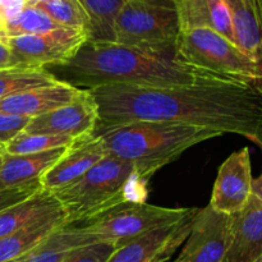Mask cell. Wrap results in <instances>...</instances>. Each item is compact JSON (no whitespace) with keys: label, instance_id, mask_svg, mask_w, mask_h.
<instances>
[{"label":"cell","instance_id":"cell-10","mask_svg":"<svg viewBox=\"0 0 262 262\" xmlns=\"http://www.w3.org/2000/svg\"><path fill=\"white\" fill-rule=\"evenodd\" d=\"M99 122L97 106L90 91L69 104L54 109L46 114L31 119L25 132L41 135L63 136L72 140L86 137L94 133Z\"/></svg>","mask_w":262,"mask_h":262},{"label":"cell","instance_id":"cell-31","mask_svg":"<svg viewBox=\"0 0 262 262\" xmlns=\"http://www.w3.org/2000/svg\"><path fill=\"white\" fill-rule=\"evenodd\" d=\"M251 194L262 197V178L261 176L257 178L252 179V184H251Z\"/></svg>","mask_w":262,"mask_h":262},{"label":"cell","instance_id":"cell-37","mask_svg":"<svg viewBox=\"0 0 262 262\" xmlns=\"http://www.w3.org/2000/svg\"><path fill=\"white\" fill-rule=\"evenodd\" d=\"M3 152H4V151H3ZM3 152H0V163H2V155H3Z\"/></svg>","mask_w":262,"mask_h":262},{"label":"cell","instance_id":"cell-2","mask_svg":"<svg viewBox=\"0 0 262 262\" xmlns=\"http://www.w3.org/2000/svg\"><path fill=\"white\" fill-rule=\"evenodd\" d=\"M56 81L81 90L127 84L171 87L217 79L182 63L174 49H150L86 41L64 63L45 68Z\"/></svg>","mask_w":262,"mask_h":262},{"label":"cell","instance_id":"cell-33","mask_svg":"<svg viewBox=\"0 0 262 262\" xmlns=\"http://www.w3.org/2000/svg\"><path fill=\"white\" fill-rule=\"evenodd\" d=\"M27 256H25V257L17 258V260H12V261H7V262H26V260H27Z\"/></svg>","mask_w":262,"mask_h":262},{"label":"cell","instance_id":"cell-7","mask_svg":"<svg viewBox=\"0 0 262 262\" xmlns=\"http://www.w3.org/2000/svg\"><path fill=\"white\" fill-rule=\"evenodd\" d=\"M179 22L174 0H128L115 20V42L150 49H174Z\"/></svg>","mask_w":262,"mask_h":262},{"label":"cell","instance_id":"cell-24","mask_svg":"<svg viewBox=\"0 0 262 262\" xmlns=\"http://www.w3.org/2000/svg\"><path fill=\"white\" fill-rule=\"evenodd\" d=\"M61 28L48 14L36 8L35 5L23 4V7L12 17L4 20L3 36L4 38L17 36L38 35L49 31Z\"/></svg>","mask_w":262,"mask_h":262},{"label":"cell","instance_id":"cell-6","mask_svg":"<svg viewBox=\"0 0 262 262\" xmlns=\"http://www.w3.org/2000/svg\"><path fill=\"white\" fill-rule=\"evenodd\" d=\"M194 211L196 209H170L146 202H124L76 227L96 242H110L119 247L151 230L176 224Z\"/></svg>","mask_w":262,"mask_h":262},{"label":"cell","instance_id":"cell-22","mask_svg":"<svg viewBox=\"0 0 262 262\" xmlns=\"http://www.w3.org/2000/svg\"><path fill=\"white\" fill-rule=\"evenodd\" d=\"M96 242L76 225H66L27 256L26 262H61L72 250Z\"/></svg>","mask_w":262,"mask_h":262},{"label":"cell","instance_id":"cell-15","mask_svg":"<svg viewBox=\"0 0 262 262\" xmlns=\"http://www.w3.org/2000/svg\"><path fill=\"white\" fill-rule=\"evenodd\" d=\"M67 225V215L60 204L51 207L7 237L0 238V262L30 255L51 234Z\"/></svg>","mask_w":262,"mask_h":262},{"label":"cell","instance_id":"cell-28","mask_svg":"<svg viewBox=\"0 0 262 262\" xmlns=\"http://www.w3.org/2000/svg\"><path fill=\"white\" fill-rule=\"evenodd\" d=\"M30 122V118L0 114V145L4 147L13 138L22 133Z\"/></svg>","mask_w":262,"mask_h":262},{"label":"cell","instance_id":"cell-1","mask_svg":"<svg viewBox=\"0 0 262 262\" xmlns=\"http://www.w3.org/2000/svg\"><path fill=\"white\" fill-rule=\"evenodd\" d=\"M87 91L96 102L99 125L174 123L262 145V90L250 84L205 79L187 86L115 84Z\"/></svg>","mask_w":262,"mask_h":262},{"label":"cell","instance_id":"cell-23","mask_svg":"<svg viewBox=\"0 0 262 262\" xmlns=\"http://www.w3.org/2000/svg\"><path fill=\"white\" fill-rule=\"evenodd\" d=\"M55 77L45 68H13L0 71V100L19 92L56 83Z\"/></svg>","mask_w":262,"mask_h":262},{"label":"cell","instance_id":"cell-14","mask_svg":"<svg viewBox=\"0 0 262 262\" xmlns=\"http://www.w3.org/2000/svg\"><path fill=\"white\" fill-rule=\"evenodd\" d=\"M262 258V197L251 194L241 211L230 215L229 242L223 262Z\"/></svg>","mask_w":262,"mask_h":262},{"label":"cell","instance_id":"cell-13","mask_svg":"<svg viewBox=\"0 0 262 262\" xmlns=\"http://www.w3.org/2000/svg\"><path fill=\"white\" fill-rule=\"evenodd\" d=\"M106 155L101 141L92 133L74 141L64 155L41 177L43 191L54 192L71 186Z\"/></svg>","mask_w":262,"mask_h":262},{"label":"cell","instance_id":"cell-8","mask_svg":"<svg viewBox=\"0 0 262 262\" xmlns=\"http://www.w3.org/2000/svg\"><path fill=\"white\" fill-rule=\"evenodd\" d=\"M15 67L48 68L71 59L86 42L87 33L72 28H56L38 35L4 38Z\"/></svg>","mask_w":262,"mask_h":262},{"label":"cell","instance_id":"cell-4","mask_svg":"<svg viewBox=\"0 0 262 262\" xmlns=\"http://www.w3.org/2000/svg\"><path fill=\"white\" fill-rule=\"evenodd\" d=\"M146 182L132 164L106 154L78 181L51 194L63 207L67 225H76L124 202H145Z\"/></svg>","mask_w":262,"mask_h":262},{"label":"cell","instance_id":"cell-9","mask_svg":"<svg viewBox=\"0 0 262 262\" xmlns=\"http://www.w3.org/2000/svg\"><path fill=\"white\" fill-rule=\"evenodd\" d=\"M230 215L207 205L197 209L188 237L178 256L179 262H223L229 242Z\"/></svg>","mask_w":262,"mask_h":262},{"label":"cell","instance_id":"cell-29","mask_svg":"<svg viewBox=\"0 0 262 262\" xmlns=\"http://www.w3.org/2000/svg\"><path fill=\"white\" fill-rule=\"evenodd\" d=\"M41 188L40 183H33L30 186L19 187V188H12L5 189V191H0V211L7 207L12 206V205L17 204V202L23 201V200L28 199L30 196L35 194Z\"/></svg>","mask_w":262,"mask_h":262},{"label":"cell","instance_id":"cell-34","mask_svg":"<svg viewBox=\"0 0 262 262\" xmlns=\"http://www.w3.org/2000/svg\"><path fill=\"white\" fill-rule=\"evenodd\" d=\"M36 2H40V0H25V3H27V4H32V3Z\"/></svg>","mask_w":262,"mask_h":262},{"label":"cell","instance_id":"cell-5","mask_svg":"<svg viewBox=\"0 0 262 262\" xmlns=\"http://www.w3.org/2000/svg\"><path fill=\"white\" fill-rule=\"evenodd\" d=\"M176 55L182 63L222 81L261 89V63L209 28L181 31Z\"/></svg>","mask_w":262,"mask_h":262},{"label":"cell","instance_id":"cell-38","mask_svg":"<svg viewBox=\"0 0 262 262\" xmlns=\"http://www.w3.org/2000/svg\"><path fill=\"white\" fill-rule=\"evenodd\" d=\"M256 262H262V258H260V260H257Z\"/></svg>","mask_w":262,"mask_h":262},{"label":"cell","instance_id":"cell-27","mask_svg":"<svg viewBox=\"0 0 262 262\" xmlns=\"http://www.w3.org/2000/svg\"><path fill=\"white\" fill-rule=\"evenodd\" d=\"M115 248L110 242H92L72 250L61 262H106Z\"/></svg>","mask_w":262,"mask_h":262},{"label":"cell","instance_id":"cell-3","mask_svg":"<svg viewBox=\"0 0 262 262\" xmlns=\"http://www.w3.org/2000/svg\"><path fill=\"white\" fill-rule=\"evenodd\" d=\"M94 135L101 141L107 155L130 163L146 179L192 146L220 136L202 128L165 122L97 124Z\"/></svg>","mask_w":262,"mask_h":262},{"label":"cell","instance_id":"cell-17","mask_svg":"<svg viewBox=\"0 0 262 262\" xmlns=\"http://www.w3.org/2000/svg\"><path fill=\"white\" fill-rule=\"evenodd\" d=\"M68 147L22 155L3 152L0 163V191L40 183L41 177L64 155Z\"/></svg>","mask_w":262,"mask_h":262},{"label":"cell","instance_id":"cell-21","mask_svg":"<svg viewBox=\"0 0 262 262\" xmlns=\"http://www.w3.org/2000/svg\"><path fill=\"white\" fill-rule=\"evenodd\" d=\"M55 197L43 189L0 211V238L12 234L42 212L56 206Z\"/></svg>","mask_w":262,"mask_h":262},{"label":"cell","instance_id":"cell-16","mask_svg":"<svg viewBox=\"0 0 262 262\" xmlns=\"http://www.w3.org/2000/svg\"><path fill=\"white\" fill-rule=\"evenodd\" d=\"M84 90L63 82L38 87L12 95L0 100V114L32 118L40 117L54 109L78 99Z\"/></svg>","mask_w":262,"mask_h":262},{"label":"cell","instance_id":"cell-30","mask_svg":"<svg viewBox=\"0 0 262 262\" xmlns=\"http://www.w3.org/2000/svg\"><path fill=\"white\" fill-rule=\"evenodd\" d=\"M13 67L15 66L14 61H13L12 53H10L4 38H0V71L2 69L13 68Z\"/></svg>","mask_w":262,"mask_h":262},{"label":"cell","instance_id":"cell-26","mask_svg":"<svg viewBox=\"0 0 262 262\" xmlns=\"http://www.w3.org/2000/svg\"><path fill=\"white\" fill-rule=\"evenodd\" d=\"M76 140L63 136L41 135V133H22L13 138L4 146V152L9 155H22V154H38L55 150L60 147H68Z\"/></svg>","mask_w":262,"mask_h":262},{"label":"cell","instance_id":"cell-19","mask_svg":"<svg viewBox=\"0 0 262 262\" xmlns=\"http://www.w3.org/2000/svg\"><path fill=\"white\" fill-rule=\"evenodd\" d=\"M232 19L234 42L261 63V0H224Z\"/></svg>","mask_w":262,"mask_h":262},{"label":"cell","instance_id":"cell-20","mask_svg":"<svg viewBox=\"0 0 262 262\" xmlns=\"http://www.w3.org/2000/svg\"><path fill=\"white\" fill-rule=\"evenodd\" d=\"M128 0H78L89 20V40L115 42V20Z\"/></svg>","mask_w":262,"mask_h":262},{"label":"cell","instance_id":"cell-18","mask_svg":"<svg viewBox=\"0 0 262 262\" xmlns=\"http://www.w3.org/2000/svg\"><path fill=\"white\" fill-rule=\"evenodd\" d=\"M174 3L179 32L209 28L234 42L232 19L224 0H174Z\"/></svg>","mask_w":262,"mask_h":262},{"label":"cell","instance_id":"cell-25","mask_svg":"<svg viewBox=\"0 0 262 262\" xmlns=\"http://www.w3.org/2000/svg\"><path fill=\"white\" fill-rule=\"evenodd\" d=\"M31 5L42 10L59 27L89 32V20L78 0H40Z\"/></svg>","mask_w":262,"mask_h":262},{"label":"cell","instance_id":"cell-36","mask_svg":"<svg viewBox=\"0 0 262 262\" xmlns=\"http://www.w3.org/2000/svg\"><path fill=\"white\" fill-rule=\"evenodd\" d=\"M130 2H145V0H130Z\"/></svg>","mask_w":262,"mask_h":262},{"label":"cell","instance_id":"cell-32","mask_svg":"<svg viewBox=\"0 0 262 262\" xmlns=\"http://www.w3.org/2000/svg\"><path fill=\"white\" fill-rule=\"evenodd\" d=\"M3 28H4V18L0 15V37L4 38V36H3Z\"/></svg>","mask_w":262,"mask_h":262},{"label":"cell","instance_id":"cell-35","mask_svg":"<svg viewBox=\"0 0 262 262\" xmlns=\"http://www.w3.org/2000/svg\"><path fill=\"white\" fill-rule=\"evenodd\" d=\"M3 151H4V147H3V146L0 145V152H3Z\"/></svg>","mask_w":262,"mask_h":262},{"label":"cell","instance_id":"cell-39","mask_svg":"<svg viewBox=\"0 0 262 262\" xmlns=\"http://www.w3.org/2000/svg\"><path fill=\"white\" fill-rule=\"evenodd\" d=\"M174 262H179V261H178V260H176V261H174Z\"/></svg>","mask_w":262,"mask_h":262},{"label":"cell","instance_id":"cell-11","mask_svg":"<svg viewBox=\"0 0 262 262\" xmlns=\"http://www.w3.org/2000/svg\"><path fill=\"white\" fill-rule=\"evenodd\" d=\"M196 211L176 224L158 228L119 246L106 262H168L188 237Z\"/></svg>","mask_w":262,"mask_h":262},{"label":"cell","instance_id":"cell-12","mask_svg":"<svg viewBox=\"0 0 262 262\" xmlns=\"http://www.w3.org/2000/svg\"><path fill=\"white\" fill-rule=\"evenodd\" d=\"M252 179L250 148L243 147L220 165L209 205L227 215L241 211L251 196Z\"/></svg>","mask_w":262,"mask_h":262}]
</instances>
